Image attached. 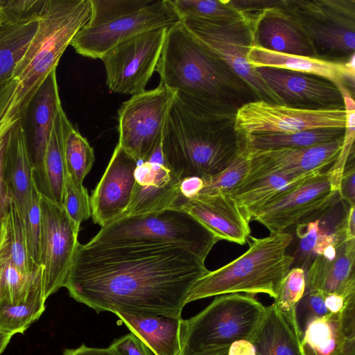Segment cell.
<instances>
[{"label": "cell", "mask_w": 355, "mask_h": 355, "mask_svg": "<svg viewBox=\"0 0 355 355\" xmlns=\"http://www.w3.org/2000/svg\"><path fill=\"white\" fill-rule=\"evenodd\" d=\"M205 259L175 245H78L64 286L97 313L181 318L188 295L209 272Z\"/></svg>", "instance_id": "6da1fadb"}, {"label": "cell", "mask_w": 355, "mask_h": 355, "mask_svg": "<svg viewBox=\"0 0 355 355\" xmlns=\"http://www.w3.org/2000/svg\"><path fill=\"white\" fill-rule=\"evenodd\" d=\"M162 84L191 109L210 116H235L259 100L251 89L181 23L167 31L156 69Z\"/></svg>", "instance_id": "7a4b0ae2"}, {"label": "cell", "mask_w": 355, "mask_h": 355, "mask_svg": "<svg viewBox=\"0 0 355 355\" xmlns=\"http://www.w3.org/2000/svg\"><path fill=\"white\" fill-rule=\"evenodd\" d=\"M235 116H210L178 96L166 119L161 153L167 167L180 179L214 175L226 168L246 147L234 127Z\"/></svg>", "instance_id": "3957f363"}, {"label": "cell", "mask_w": 355, "mask_h": 355, "mask_svg": "<svg viewBox=\"0 0 355 355\" xmlns=\"http://www.w3.org/2000/svg\"><path fill=\"white\" fill-rule=\"evenodd\" d=\"M91 12L90 0H44L37 31L13 73L23 119L67 46L89 21Z\"/></svg>", "instance_id": "277c9868"}, {"label": "cell", "mask_w": 355, "mask_h": 355, "mask_svg": "<svg viewBox=\"0 0 355 355\" xmlns=\"http://www.w3.org/2000/svg\"><path fill=\"white\" fill-rule=\"evenodd\" d=\"M293 235L282 232L263 238L250 236L248 249L232 261L201 277L186 304L212 296L245 293L275 298L280 284L295 260L286 251Z\"/></svg>", "instance_id": "5b68a950"}, {"label": "cell", "mask_w": 355, "mask_h": 355, "mask_svg": "<svg viewBox=\"0 0 355 355\" xmlns=\"http://www.w3.org/2000/svg\"><path fill=\"white\" fill-rule=\"evenodd\" d=\"M266 313L253 295H218L197 315L182 319L179 355H207L235 341H250Z\"/></svg>", "instance_id": "8992f818"}, {"label": "cell", "mask_w": 355, "mask_h": 355, "mask_svg": "<svg viewBox=\"0 0 355 355\" xmlns=\"http://www.w3.org/2000/svg\"><path fill=\"white\" fill-rule=\"evenodd\" d=\"M220 241L188 212L167 208L122 216L101 228L90 245H175L189 248L204 259Z\"/></svg>", "instance_id": "52a82bcc"}, {"label": "cell", "mask_w": 355, "mask_h": 355, "mask_svg": "<svg viewBox=\"0 0 355 355\" xmlns=\"http://www.w3.org/2000/svg\"><path fill=\"white\" fill-rule=\"evenodd\" d=\"M282 4L311 41L317 58L347 60L354 53V0H284Z\"/></svg>", "instance_id": "ba28073f"}, {"label": "cell", "mask_w": 355, "mask_h": 355, "mask_svg": "<svg viewBox=\"0 0 355 355\" xmlns=\"http://www.w3.org/2000/svg\"><path fill=\"white\" fill-rule=\"evenodd\" d=\"M183 26L251 89L259 100L281 104L247 56L254 44L250 21L243 16L228 19L184 17Z\"/></svg>", "instance_id": "9c48e42d"}, {"label": "cell", "mask_w": 355, "mask_h": 355, "mask_svg": "<svg viewBox=\"0 0 355 355\" xmlns=\"http://www.w3.org/2000/svg\"><path fill=\"white\" fill-rule=\"evenodd\" d=\"M176 92L162 84L132 95L118 110V144L139 162L160 148L165 123Z\"/></svg>", "instance_id": "30bf717a"}, {"label": "cell", "mask_w": 355, "mask_h": 355, "mask_svg": "<svg viewBox=\"0 0 355 355\" xmlns=\"http://www.w3.org/2000/svg\"><path fill=\"white\" fill-rule=\"evenodd\" d=\"M171 0H153L133 12L94 26H83L70 45L84 57L101 58L113 47L135 35L180 23Z\"/></svg>", "instance_id": "8fae6325"}, {"label": "cell", "mask_w": 355, "mask_h": 355, "mask_svg": "<svg viewBox=\"0 0 355 355\" xmlns=\"http://www.w3.org/2000/svg\"><path fill=\"white\" fill-rule=\"evenodd\" d=\"M168 29L157 28L135 35L101 58L111 92L132 96L146 90L156 71Z\"/></svg>", "instance_id": "7c38bea8"}, {"label": "cell", "mask_w": 355, "mask_h": 355, "mask_svg": "<svg viewBox=\"0 0 355 355\" xmlns=\"http://www.w3.org/2000/svg\"><path fill=\"white\" fill-rule=\"evenodd\" d=\"M40 266L44 298L64 287L79 242L77 226L64 207L41 195Z\"/></svg>", "instance_id": "4fadbf2b"}, {"label": "cell", "mask_w": 355, "mask_h": 355, "mask_svg": "<svg viewBox=\"0 0 355 355\" xmlns=\"http://www.w3.org/2000/svg\"><path fill=\"white\" fill-rule=\"evenodd\" d=\"M344 109L306 110L257 100L237 110L234 127L241 136L256 132H295L318 128H345Z\"/></svg>", "instance_id": "5bb4252c"}, {"label": "cell", "mask_w": 355, "mask_h": 355, "mask_svg": "<svg viewBox=\"0 0 355 355\" xmlns=\"http://www.w3.org/2000/svg\"><path fill=\"white\" fill-rule=\"evenodd\" d=\"M337 195L327 171H322L266 205L252 220L262 224L270 234L287 232L299 224L315 220L333 205Z\"/></svg>", "instance_id": "9a60e30c"}, {"label": "cell", "mask_w": 355, "mask_h": 355, "mask_svg": "<svg viewBox=\"0 0 355 355\" xmlns=\"http://www.w3.org/2000/svg\"><path fill=\"white\" fill-rule=\"evenodd\" d=\"M343 139L344 136L329 142L304 148L249 150V172L239 187L277 173L305 175L322 172L326 166L333 164L337 159L343 146Z\"/></svg>", "instance_id": "2e32d148"}, {"label": "cell", "mask_w": 355, "mask_h": 355, "mask_svg": "<svg viewBox=\"0 0 355 355\" xmlns=\"http://www.w3.org/2000/svg\"><path fill=\"white\" fill-rule=\"evenodd\" d=\"M256 69L282 105L306 110L344 109L340 92L325 78L280 69Z\"/></svg>", "instance_id": "e0dca14e"}, {"label": "cell", "mask_w": 355, "mask_h": 355, "mask_svg": "<svg viewBox=\"0 0 355 355\" xmlns=\"http://www.w3.org/2000/svg\"><path fill=\"white\" fill-rule=\"evenodd\" d=\"M139 162L118 144L99 182L90 197L92 217L101 227L125 211L135 183Z\"/></svg>", "instance_id": "ac0fdd59"}, {"label": "cell", "mask_w": 355, "mask_h": 355, "mask_svg": "<svg viewBox=\"0 0 355 355\" xmlns=\"http://www.w3.org/2000/svg\"><path fill=\"white\" fill-rule=\"evenodd\" d=\"M169 208L188 212L219 240L244 245L250 236V221L228 193H200L186 198L179 193Z\"/></svg>", "instance_id": "d6986e66"}, {"label": "cell", "mask_w": 355, "mask_h": 355, "mask_svg": "<svg viewBox=\"0 0 355 355\" xmlns=\"http://www.w3.org/2000/svg\"><path fill=\"white\" fill-rule=\"evenodd\" d=\"M135 179L131 200L122 216L169 208L180 193V180L166 165L160 148L148 161L139 164Z\"/></svg>", "instance_id": "ffe728a7"}, {"label": "cell", "mask_w": 355, "mask_h": 355, "mask_svg": "<svg viewBox=\"0 0 355 355\" xmlns=\"http://www.w3.org/2000/svg\"><path fill=\"white\" fill-rule=\"evenodd\" d=\"M300 343L303 355H355V300L338 313L311 320Z\"/></svg>", "instance_id": "44dd1931"}, {"label": "cell", "mask_w": 355, "mask_h": 355, "mask_svg": "<svg viewBox=\"0 0 355 355\" xmlns=\"http://www.w3.org/2000/svg\"><path fill=\"white\" fill-rule=\"evenodd\" d=\"M282 2L249 19L254 44L275 52L317 58L311 41L282 7Z\"/></svg>", "instance_id": "7402d4cb"}, {"label": "cell", "mask_w": 355, "mask_h": 355, "mask_svg": "<svg viewBox=\"0 0 355 355\" xmlns=\"http://www.w3.org/2000/svg\"><path fill=\"white\" fill-rule=\"evenodd\" d=\"M354 260L355 239L340 243L332 260L316 256L305 272V292L319 291L355 297Z\"/></svg>", "instance_id": "603a6c76"}, {"label": "cell", "mask_w": 355, "mask_h": 355, "mask_svg": "<svg viewBox=\"0 0 355 355\" xmlns=\"http://www.w3.org/2000/svg\"><path fill=\"white\" fill-rule=\"evenodd\" d=\"M247 59L255 69L275 68L314 75L325 78L335 85L343 83L354 94L355 72L349 70L345 62L282 53L254 44L251 46Z\"/></svg>", "instance_id": "cb8c5ba5"}, {"label": "cell", "mask_w": 355, "mask_h": 355, "mask_svg": "<svg viewBox=\"0 0 355 355\" xmlns=\"http://www.w3.org/2000/svg\"><path fill=\"white\" fill-rule=\"evenodd\" d=\"M67 116L61 106L40 161L33 164L35 182L41 195L62 206L67 170L64 155V124Z\"/></svg>", "instance_id": "d4e9b609"}, {"label": "cell", "mask_w": 355, "mask_h": 355, "mask_svg": "<svg viewBox=\"0 0 355 355\" xmlns=\"http://www.w3.org/2000/svg\"><path fill=\"white\" fill-rule=\"evenodd\" d=\"M23 121L20 120L11 132L4 160V179L9 196L15 199L21 212L35 182L33 163Z\"/></svg>", "instance_id": "484cf974"}, {"label": "cell", "mask_w": 355, "mask_h": 355, "mask_svg": "<svg viewBox=\"0 0 355 355\" xmlns=\"http://www.w3.org/2000/svg\"><path fill=\"white\" fill-rule=\"evenodd\" d=\"M153 355H179L182 318L163 315L114 313Z\"/></svg>", "instance_id": "4316f807"}, {"label": "cell", "mask_w": 355, "mask_h": 355, "mask_svg": "<svg viewBox=\"0 0 355 355\" xmlns=\"http://www.w3.org/2000/svg\"><path fill=\"white\" fill-rule=\"evenodd\" d=\"M318 173L295 175L277 173L239 187L228 194L235 200L250 222L266 205Z\"/></svg>", "instance_id": "83f0119b"}, {"label": "cell", "mask_w": 355, "mask_h": 355, "mask_svg": "<svg viewBox=\"0 0 355 355\" xmlns=\"http://www.w3.org/2000/svg\"><path fill=\"white\" fill-rule=\"evenodd\" d=\"M250 342L257 355H303L300 337L273 304L266 306Z\"/></svg>", "instance_id": "f1b7e54d"}, {"label": "cell", "mask_w": 355, "mask_h": 355, "mask_svg": "<svg viewBox=\"0 0 355 355\" xmlns=\"http://www.w3.org/2000/svg\"><path fill=\"white\" fill-rule=\"evenodd\" d=\"M7 263L26 273H34L40 266L33 263L29 254L23 217L11 196L0 225V267Z\"/></svg>", "instance_id": "f546056e"}, {"label": "cell", "mask_w": 355, "mask_h": 355, "mask_svg": "<svg viewBox=\"0 0 355 355\" xmlns=\"http://www.w3.org/2000/svg\"><path fill=\"white\" fill-rule=\"evenodd\" d=\"M42 268L40 266L26 298L16 304L0 300V331L13 336L23 334L45 310Z\"/></svg>", "instance_id": "4dcf8cb0"}, {"label": "cell", "mask_w": 355, "mask_h": 355, "mask_svg": "<svg viewBox=\"0 0 355 355\" xmlns=\"http://www.w3.org/2000/svg\"><path fill=\"white\" fill-rule=\"evenodd\" d=\"M33 164L41 159L59 108L62 106L56 77V69L45 80L34 99Z\"/></svg>", "instance_id": "1f68e13d"}, {"label": "cell", "mask_w": 355, "mask_h": 355, "mask_svg": "<svg viewBox=\"0 0 355 355\" xmlns=\"http://www.w3.org/2000/svg\"><path fill=\"white\" fill-rule=\"evenodd\" d=\"M345 129L318 128L295 132H256L244 136L249 150L304 148L343 137Z\"/></svg>", "instance_id": "d6a6232c"}, {"label": "cell", "mask_w": 355, "mask_h": 355, "mask_svg": "<svg viewBox=\"0 0 355 355\" xmlns=\"http://www.w3.org/2000/svg\"><path fill=\"white\" fill-rule=\"evenodd\" d=\"M38 19L3 24L0 26V85L13 78L15 66L37 31Z\"/></svg>", "instance_id": "836d02e7"}, {"label": "cell", "mask_w": 355, "mask_h": 355, "mask_svg": "<svg viewBox=\"0 0 355 355\" xmlns=\"http://www.w3.org/2000/svg\"><path fill=\"white\" fill-rule=\"evenodd\" d=\"M64 155L67 174L83 183L95 160L93 148L67 118L64 124Z\"/></svg>", "instance_id": "e575fe53"}, {"label": "cell", "mask_w": 355, "mask_h": 355, "mask_svg": "<svg viewBox=\"0 0 355 355\" xmlns=\"http://www.w3.org/2000/svg\"><path fill=\"white\" fill-rule=\"evenodd\" d=\"M306 289L305 270L299 266L289 270L282 279L272 303L300 338L296 321V308Z\"/></svg>", "instance_id": "d590c367"}, {"label": "cell", "mask_w": 355, "mask_h": 355, "mask_svg": "<svg viewBox=\"0 0 355 355\" xmlns=\"http://www.w3.org/2000/svg\"><path fill=\"white\" fill-rule=\"evenodd\" d=\"M250 151L247 146L221 172L207 178L199 194L230 193L241 185L250 169Z\"/></svg>", "instance_id": "8d00e7d4"}, {"label": "cell", "mask_w": 355, "mask_h": 355, "mask_svg": "<svg viewBox=\"0 0 355 355\" xmlns=\"http://www.w3.org/2000/svg\"><path fill=\"white\" fill-rule=\"evenodd\" d=\"M171 1L180 19L184 17L228 19L242 16L229 0Z\"/></svg>", "instance_id": "74e56055"}, {"label": "cell", "mask_w": 355, "mask_h": 355, "mask_svg": "<svg viewBox=\"0 0 355 355\" xmlns=\"http://www.w3.org/2000/svg\"><path fill=\"white\" fill-rule=\"evenodd\" d=\"M40 193L34 182L27 204L21 212L23 217L27 247L36 266H40L41 241V211Z\"/></svg>", "instance_id": "f35d334b"}, {"label": "cell", "mask_w": 355, "mask_h": 355, "mask_svg": "<svg viewBox=\"0 0 355 355\" xmlns=\"http://www.w3.org/2000/svg\"><path fill=\"white\" fill-rule=\"evenodd\" d=\"M38 269L34 273H26L11 263L3 266L0 280V300L11 304L24 300L35 281Z\"/></svg>", "instance_id": "ab89813d"}, {"label": "cell", "mask_w": 355, "mask_h": 355, "mask_svg": "<svg viewBox=\"0 0 355 355\" xmlns=\"http://www.w3.org/2000/svg\"><path fill=\"white\" fill-rule=\"evenodd\" d=\"M153 0H90L91 16L86 25L94 26L137 11Z\"/></svg>", "instance_id": "60d3db41"}, {"label": "cell", "mask_w": 355, "mask_h": 355, "mask_svg": "<svg viewBox=\"0 0 355 355\" xmlns=\"http://www.w3.org/2000/svg\"><path fill=\"white\" fill-rule=\"evenodd\" d=\"M62 207L78 227L92 215L90 196L83 183L67 174Z\"/></svg>", "instance_id": "b9f144b4"}, {"label": "cell", "mask_w": 355, "mask_h": 355, "mask_svg": "<svg viewBox=\"0 0 355 355\" xmlns=\"http://www.w3.org/2000/svg\"><path fill=\"white\" fill-rule=\"evenodd\" d=\"M21 119H24L17 103L0 124V220L8 209L10 198L4 179V160L6 149L13 128Z\"/></svg>", "instance_id": "7bdbcfd3"}, {"label": "cell", "mask_w": 355, "mask_h": 355, "mask_svg": "<svg viewBox=\"0 0 355 355\" xmlns=\"http://www.w3.org/2000/svg\"><path fill=\"white\" fill-rule=\"evenodd\" d=\"M325 294L319 291L304 293L296 308V321L300 338L308 324L329 313L324 304ZM301 339V338H300Z\"/></svg>", "instance_id": "ee69618b"}, {"label": "cell", "mask_w": 355, "mask_h": 355, "mask_svg": "<svg viewBox=\"0 0 355 355\" xmlns=\"http://www.w3.org/2000/svg\"><path fill=\"white\" fill-rule=\"evenodd\" d=\"M44 0H0L4 24L38 18Z\"/></svg>", "instance_id": "f6af8a7d"}, {"label": "cell", "mask_w": 355, "mask_h": 355, "mask_svg": "<svg viewBox=\"0 0 355 355\" xmlns=\"http://www.w3.org/2000/svg\"><path fill=\"white\" fill-rule=\"evenodd\" d=\"M318 219L297 225L295 232L298 239V254L306 262L313 255L318 236L320 234Z\"/></svg>", "instance_id": "bcb514c9"}, {"label": "cell", "mask_w": 355, "mask_h": 355, "mask_svg": "<svg viewBox=\"0 0 355 355\" xmlns=\"http://www.w3.org/2000/svg\"><path fill=\"white\" fill-rule=\"evenodd\" d=\"M109 348L115 355H153L147 346L132 333L114 340Z\"/></svg>", "instance_id": "7dc6e473"}, {"label": "cell", "mask_w": 355, "mask_h": 355, "mask_svg": "<svg viewBox=\"0 0 355 355\" xmlns=\"http://www.w3.org/2000/svg\"><path fill=\"white\" fill-rule=\"evenodd\" d=\"M17 88L14 78L0 85V124L17 103Z\"/></svg>", "instance_id": "c3c4849f"}, {"label": "cell", "mask_w": 355, "mask_h": 355, "mask_svg": "<svg viewBox=\"0 0 355 355\" xmlns=\"http://www.w3.org/2000/svg\"><path fill=\"white\" fill-rule=\"evenodd\" d=\"M338 196L349 206H355V168L354 164L344 171L339 187Z\"/></svg>", "instance_id": "681fc988"}, {"label": "cell", "mask_w": 355, "mask_h": 355, "mask_svg": "<svg viewBox=\"0 0 355 355\" xmlns=\"http://www.w3.org/2000/svg\"><path fill=\"white\" fill-rule=\"evenodd\" d=\"M354 215L355 206H349L346 214L335 229V232L345 241L355 239Z\"/></svg>", "instance_id": "f907efd6"}, {"label": "cell", "mask_w": 355, "mask_h": 355, "mask_svg": "<svg viewBox=\"0 0 355 355\" xmlns=\"http://www.w3.org/2000/svg\"><path fill=\"white\" fill-rule=\"evenodd\" d=\"M204 181L201 178L192 176L180 180V194L186 198H192L198 195L203 188Z\"/></svg>", "instance_id": "816d5d0a"}, {"label": "cell", "mask_w": 355, "mask_h": 355, "mask_svg": "<svg viewBox=\"0 0 355 355\" xmlns=\"http://www.w3.org/2000/svg\"><path fill=\"white\" fill-rule=\"evenodd\" d=\"M353 300L355 297L346 298L338 293H328L325 294L324 304L329 313H338Z\"/></svg>", "instance_id": "f5cc1de1"}, {"label": "cell", "mask_w": 355, "mask_h": 355, "mask_svg": "<svg viewBox=\"0 0 355 355\" xmlns=\"http://www.w3.org/2000/svg\"><path fill=\"white\" fill-rule=\"evenodd\" d=\"M62 355H115V354L109 347H89L83 344L77 348L64 349Z\"/></svg>", "instance_id": "db71d44e"}, {"label": "cell", "mask_w": 355, "mask_h": 355, "mask_svg": "<svg viewBox=\"0 0 355 355\" xmlns=\"http://www.w3.org/2000/svg\"><path fill=\"white\" fill-rule=\"evenodd\" d=\"M256 350L249 340H241L234 342L229 347L228 355H256Z\"/></svg>", "instance_id": "11a10c76"}, {"label": "cell", "mask_w": 355, "mask_h": 355, "mask_svg": "<svg viewBox=\"0 0 355 355\" xmlns=\"http://www.w3.org/2000/svg\"><path fill=\"white\" fill-rule=\"evenodd\" d=\"M12 335L0 331V355L6 349L8 344L11 340Z\"/></svg>", "instance_id": "9f6ffc18"}, {"label": "cell", "mask_w": 355, "mask_h": 355, "mask_svg": "<svg viewBox=\"0 0 355 355\" xmlns=\"http://www.w3.org/2000/svg\"><path fill=\"white\" fill-rule=\"evenodd\" d=\"M228 349H224V350H221V351H218V352H214V353H212V354H207V355H228Z\"/></svg>", "instance_id": "6f0895ef"}, {"label": "cell", "mask_w": 355, "mask_h": 355, "mask_svg": "<svg viewBox=\"0 0 355 355\" xmlns=\"http://www.w3.org/2000/svg\"><path fill=\"white\" fill-rule=\"evenodd\" d=\"M4 24V21L3 20V18L0 15V26Z\"/></svg>", "instance_id": "680465c9"}, {"label": "cell", "mask_w": 355, "mask_h": 355, "mask_svg": "<svg viewBox=\"0 0 355 355\" xmlns=\"http://www.w3.org/2000/svg\"><path fill=\"white\" fill-rule=\"evenodd\" d=\"M2 270H3V266L0 267V280H1V274H2Z\"/></svg>", "instance_id": "91938a15"}, {"label": "cell", "mask_w": 355, "mask_h": 355, "mask_svg": "<svg viewBox=\"0 0 355 355\" xmlns=\"http://www.w3.org/2000/svg\"><path fill=\"white\" fill-rule=\"evenodd\" d=\"M0 225H1V220H0Z\"/></svg>", "instance_id": "94428289"}, {"label": "cell", "mask_w": 355, "mask_h": 355, "mask_svg": "<svg viewBox=\"0 0 355 355\" xmlns=\"http://www.w3.org/2000/svg\"><path fill=\"white\" fill-rule=\"evenodd\" d=\"M256 354H257V353H256ZM256 355H257V354H256Z\"/></svg>", "instance_id": "6125c7cd"}]
</instances>
